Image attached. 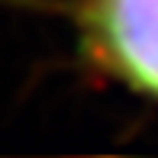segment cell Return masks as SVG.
I'll return each mask as SVG.
<instances>
[{
	"label": "cell",
	"instance_id": "6da1fadb",
	"mask_svg": "<svg viewBox=\"0 0 158 158\" xmlns=\"http://www.w3.org/2000/svg\"><path fill=\"white\" fill-rule=\"evenodd\" d=\"M74 23L100 74L158 100V0H77Z\"/></svg>",
	"mask_w": 158,
	"mask_h": 158
}]
</instances>
